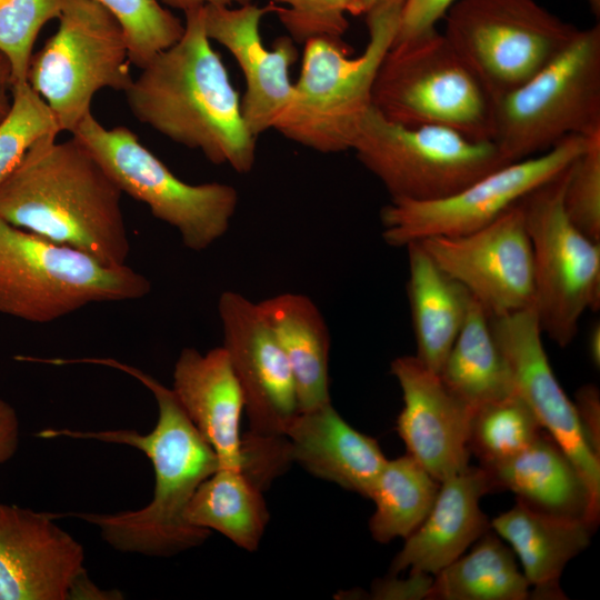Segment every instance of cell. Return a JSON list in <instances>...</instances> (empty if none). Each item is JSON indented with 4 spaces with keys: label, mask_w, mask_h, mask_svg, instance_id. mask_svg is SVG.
Returning a JSON list of instances; mask_svg holds the SVG:
<instances>
[{
    "label": "cell",
    "mask_w": 600,
    "mask_h": 600,
    "mask_svg": "<svg viewBox=\"0 0 600 600\" xmlns=\"http://www.w3.org/2000/svg\"><path fill=\"white\" fill-rule=\"evenodd\" d=\"M20 427L14 408L0 398V464L10 460L19 446Z\"/></svg>",
    "instance_id": "40"
},
{
    "label": "cell",
    "mask_w": 600,
    "mask_h": 600,
    "mask_svg": "<svg viewBox=\"0 0 600 600\" xmlns=\"http://www.w3.org/2000/svg\"><path fill=\"white\" fill-rule=\"evenodd\" d=\"M71 136L94 157L122 193L148 206L193 251L211 247L229 230L239 193L230 184H191L179 179L126 127L106 128L92 113Z\"/></svg>",
    "instance_id": "8"
},
{
    "label": "cell",
    "mask_w": 600,
    "mask_h": 600,
    "mask_svg": "<svg viewBox=\"0 0 600 600\" xmlns=\"http://www.w3.org/2000/svg\"><path fill=\"white\" fill-rule=\"evenodd\" d=\"M433 576L426 572H410L407 579H398L394 574L376 580L371 598L380 600H420L428 599Z\"/></svg>",
    "instance_id": "38"
},
{
    "label": "cell",
    "mask_w": 600,
    "mask_h": 600,
    "mask_svg": "<svg viewBox=\"0 0 600 600\" xmlns=\"http://www.w3.org/2000/svg\"><path fill=\"white\" fill-rule=\"evenodd\" d=\"M180 39L158 53L124 91L131 113L173 142L239 173L252 170L257 138L241 98L204 30L203 8L184 13Z\"/></svg>",
    "instance_id": "2"
},
{
    "label": "cell",
    "mask_w": 600,
    "mask_h": 600,
    "mask_svg": "<svg viewBox=\"0 0 600 600\" xmlns=\"http://www.w3.org/2000/svg\"><path fill=\"white\" fill-rule=\"evenodd\" d=\"M372 107L406 126H439L492 141L493 101L443 33L394 43L372 88Z\"/></svg>",
    "instance_id": "7"
},
{
    "label": "cell",
    "mask_w": 600,
    "mask_h": 600,
    "mask_svg": "<svg viewBox=\"0 0 600 600\" xmlns=\"http://www.w3.org/2000/svg\"><path fill=\"white\" fill-rule=\"evenodd\" d=\"M408 252L407 293L417 353L423 364L439 373L467 318L473 297L449 276L419 242Z\"/></svg>",
    "instance_id": "25"
},
{
    "label": "cell",
    "mask_w": 600,
    "mask_h": 600,
    "mask_svg": "<svg viewBox=\"0 0 600 600\" xmlns=\"http://www.w3.org/2000/svg\"><path fill=\"white\" fill-rule=\"evenodd\" d=\"M62 6L63 0H0V52L10 63L13 86L27 82L37 37L59 18Z\"/></svg>",
    "instance_id": "35"
},
{
    "label": "cell",
    "mask_w": 600,
    "mask_h": 600,
    "mask_svg": "<svg viewBox=\"0 0 600 600\" xmlns=\"http://www.w3.org/2000/svg\"><path fill=\"white\" fill-rule=\"evenodd\" d=\"M456 0H404L393 43L407 41L436 28Z\"/></svg>",
    "instance_id": "37"
},
{
    "label": "cell",
    "mask_w": 600,
    "mask_h": 600,
    "mask_svg": "<svg viewBox=\"0 0 600 600\" xmlns=\"http://www.w3.org/2000/svg\"><path fill=\"white\" fill-rule=\"evenodd\" d=\"M404 0H389L366 17L369 40L352 58L342 38L306 41L291 103L276 131L321 153L350 150L368 111L380 64L396 38Z\"/></svg>",
    "instance_id": "4"
},
{
    "label": "cell",
    "mask_w": 600,
    "mask_h": 600,
    "mask_svg": "<svg viewBox=\"0 0 600 600\" xmlns=\"http://www.w3.org/2000/svg\"><path fill=\"white\" fill-rule=\"evenodd\" d=\"M542 431L533 411L514 392L472 411L468 449L480 466L490 464L517 454Z\"/></svg>",
    "instance_id": "31"
},
{
    "label": "cell",
    "mask_w": 600,
    "mask_h": 600,
    "mask_svg": "<svg viewBox=\"0 0 600 600\" xmlns=\"http://www.w3.org/2000/svg\"><path fill=\"white\" fill-rule=\"evenodd\" d=\"M56 516L0 503V600H68L87 574L82 546Z\"/></svg>",
    "instance_id": "17"
},
{
    "label": "cell",
    "mask_w": 600,
    "mask_h": 600,
    "mask_svg": "<svg viewBox=\"0 0 600 600\" xmlns=\"http://www.w3.org/2000/svg\"><path fill=\"white\" fill-rule=\"evenodd\" d=\"M563 207L578 229L600 242V132L586 138L583 150L569 166Z\"/></svg>",
    "instance_id": "36"
},
{
    "label": "cell",
    "mask_w": 600,
    "mask_h": 600,
    "mask_svg": "<svg viewBox=\"0 0 600 600\" xmlns=\"http://www.w3.org/2000/svg\"><path fill=\"white\" fill-rule=\"evenodd\" d=\"M74 363L99 364L137 379L153 394L158 420L148 433L136 430L82 431L48 428L42 439L70 438L124 444L143 452L151 461L154 488L151 501L138 510L118 513H73L99 529L102 539L120 552L170 557L202 544L211 531L186 519L196 490L220 468L212 448L191 422L171 388L150 374L111 358H81Z\"/></svg>",
    "instance_id": "1"
},
{
    "label": "cell",
    "mask_w": 600,
    "mask_h": 600,
    "mask_svg": "<svg viewBox=\"0 0 600 600\" xmlns=\"http://www.w3.org/2000/svg\"><path fill=\"white\" fill-rule=\"evenodd\" d=\"M390 372L402 391L397 431L408 453L439 482L467 468L473 410L416 356L396 358Z\"/></svg>",
    "instance_id": "19"
},
{
    "label": "cell",
    "mask_w": 600,
    "mask_h": 600,
    "mask_svg": "<svg viewBox=\"0 0 600 600\" xmlns=\"http://www.w3.org/2000/svg\"><path fill=\"white\" fill-rule=\"evenodd\" d=\"M481 467L493 491L509 490L518 501L543 513L581 520L593 528L598 524L600 509L583 478L544 430L517 454Z\"/></svg>",
    "instance_id": "23"
},
{
    "label": "cell",
    "mask_w": 600,
    "mask_h": 600,
    "mask_svg": "<svg viewBox=\"0 0 600 600\" xmlns=\"http://www.w3.org/2000/svg\"><path fill=\"white\" fill-rule=\"evenodd\" d=\"M589 4L592 13L599 18L600 16V0H586Z\"/></svg>",
    "instance_id": "44"
},
{
    "label": "cell",
    "mask_w": 600,
    "mask_h": 600,
    "mask_svg": "<svg viewBox=\"0 0 600 600\" xmlns=\"http://www.w3.org/2000/svg\"><path fill=\"white\" fill-rule=\"evenodd\" d=\"M439 376L472 410L516 392L509 364L491 329L490 314L474 298Z\"/></svg>",
    "instance_id": "27"
},
{
    "label": "cell",
    "mask_w": 600,
    "mask_h": 600,
    "mask_svg": "<svg viewBox=\"0 0 600 600\" xmlns=\"http://www.w3.org/2000/svg\"><path fill=\"white\" fill-rule=\"evenodd\" d=\"M568 169L520 201L532 248L533 307L542 332L560 347L574 339L584 311L600 307V242L566 213Z\"/></svg>",
    "instance_id": "12"
},
{
    "label": "cell",
    "mask_w": 600,
    "mask_h": 600,
    "mask_svg": "<svg viewBox=\"0 0 600 600\" xmlns=\"http://www.w3.org/2000/svg\"><path fill=\"white\" fill-rule=\"evenodd\" d=\"M588 444L600 457V397L593 384L579 388L572 400Z\"/></svg>",
    "instance_id": "39"
},
{
    "label": "cell",
    "mask_w": 600,
    "mask_h": 600,
    "mask_svg": "<svg viewBox=\"0 0 600 600\" xmlns=\"http://www.w3.org/2000/svg\"><path fill=\"white\" fill-rule=\"evenodd\" d=\"M59 26L32 54L27 82L47 102L61 131L91 113L96 93L132 82L124 31L96 0H63Z\"/></svg>",
    "instance_id": "10"
},
{
    "label": "cell",
    "mask_w": 600,
    "mask_h": 600,
    "mask_svg": "<svg viewBox=\"0 0 600 600\" xmlns=\"http://www.w3.org/2000/svg\"><path fill=\"white\" fill-rule=\"evenodd\" d=\"M172 391L199 433L216 452L220 468L242 469L241 414L243 396L223 347L206 353L180 352Z\"/></svg>",
    "instance_id": "21"
},
{
    "label": "cell",
    "mask_w": 600,
    "mask_h": 600,
    "mask_svg": "<svg viewBox=\"0 0 600 600\" xmlns=\"http://www.w3.org/2000/svg\"><path fill=\"white\" fill-rule=\"evenodd\" d=\"M490 526L520 561L531 598L567 599L560 587L561 574L568 562L588 547L596 528L533 510L518 500Z\"/></svg>",
    "instance_id": "24"
},
{
    "label": "cell",
    "mask_w": 600,
    "mask_h": 600,
    "mask_svg": "<svg viewBox=\"0 0 600 600\" xmlns=\"http://www.w3.org/2000/svg\"><path fill=\"white\" fill-rule=\"evenodd\" d=\"M164 7L180 10L183 13L208 6L233 7L251 3L252 0H159Z\"/></svg>",
    "instance_id": "42"
},
{
    "label": "cell",
    "mask_w": 600,
    "mask_h": 600,
    "mask_svg": "<svg viewBox=\"0 0 600 600\" xmlns=\"http://www.w3.org/2000/svg\"><path fill=\"white\" fill-rule=\"evenodd\" d=\"M588 351L592 363L597 367L600 364V326L594 324L591 328L588 338Z\"/></svg>",
    "instance_id": "43"
},
{
    "label": "cell",
    "mask_w": 600,
    "mask_h": 600,
    "mask_svg": "<svg viewBox=\"0 0 600 600\" xmlns=\"http://www.w3.org/2000/svg\"><path fill=\"white\" fill-rule=\"evenodd\" d=\"M280 23L296 43L312 38H342L347 14L367 16L389 0H269Z\"/></svg>",
    "instance_id": "34"
},
{
    "label": "cell",
    "mask_w": 600,
    "mask_h": 600,
    "mask_svg": "<svg viewBox=\"0 0 600 600\" xmlns=\"http://www.w3.org/2000/svg\"><path fill=\"white\" fill-rule=\"evenodd\" d=\"M151 290L129 266H106L0 218V313L47 323L96 302L138 300Z\"/></svg>",
    "instance_id": "5"
},
{
    "label": "cell",
    "mask_w": 600,
    "mask_h": 600,
    "mask_svg": "<svg viewBox=\"0 0 600 600\" xmlns=\"http://www.w3.org/2000/svg\"><path fill=\"white\" fill-rule=\"evenodd\" d=\"M492 491L481 466L469 464L442 480L429 514L393 558L390 574L409 569L434 576L462 556L491 529L480 500Z\"/></svg>",
    "instance_id": "20"
},
{
    "label": "cell",
    "mask_w": 600,
    "mask_h": 600,
    "mask_svg": "<svg viewBox=\"0 0 600 600\" xmlns=\"http://www.w3.org/2000/svg\"><path fill=\"white\" fill-rule=\"evenodd\" d=\"M600 132V24L579 29L552 61L493 101L492 142L506 162L541 154L570 136Z\"/></svg>",
    "instance_id": "6"
},
{
    "label": "cell",
    "mask_w": 600,
    "mask_h": 600,
    "mask_svg": "<svg viewBox=\"0 0 600 600\" xmlns=\"http://www.w3.org/2000/svg\"><path fill=\"white\" fill-rule=\"evenodd\" d=\"M530 584L510 547L492 530L433 576L429 600H524Z\"/></svg>",
    "instance_id": "29"
},
{
    "label": "cell",
    "mask_w": 600,
    "mask_h": 600,
    "mask_svg": "<svg viewBox=\"0 0 600 600\" xmlns=\"http://www.w3.org/2000/svg\"><path fill=\"white\" fill-rule=\"evenodd\" d=\"M284 437L290 463L368 499L387 461L378 441L351 427L331 402L299 411Z\"/></svg>",
    "instance_id": "22"
},
{
    "label": "cell",
    "mask_w": 600,
    "mask_h": 600,
    "mask_svg": "<svg viewBox=\"0 0 600 600\" xmlns=\"http://www.w3.org/2000/svg\"><path fill=\"white\" fill-rule=\"evenodd\" d=\"M258 306L290 366L299 411L331 402L330 333L317 304L306 294L283 292Z\"/></svg>",
    "instance_id": "26"
},
{
    "label": "cell",
    "mask_w": 600,
    "mask_h": 600,
    "mask_svg": "<svg viewBox=\"0 0 600 600\" xmlns=\"http://www.w3.org/2000/svg\"><path fill=\"white\" fill-rule=\"evenodd\" d=\"M397 201H433L507 164L492 141L439 126H406L371 107L351 148Z\"/></svg>",
    "instance_id": "9"
},
{
    "label": "cell",
    "mask_w": 600,
    "mask_h": 600,
    "mask_svg": "<svg viewBox=\"0 0 600 600\" xmlns=\"http://www.w3.org/2000/svg\"><path fill=\"white\" fill-rule=\"evenodd\" d=\"M417 242L490 314L533 307L532 248L520 202L473 232Z\"/></svg>",
    "instance_id": "15"
},
{
    "label": "cell",
    "mask_w": 600,
    "mask_h": 600,
    "mask_svg": "<svg viewBox=\"0 0 600 600\" xmlns=\"http://www.w3.org/2000/svg\"><path fill=\"white\" fill-rule=\"evenodd\" d=\"M12 86L10 63L0 52V121L10 110L12 102Z\"/></svg>",
    "instance_id": "41"
},
{
    "label": "cell",
    "mask_w": 600,
    "mask_h": 600,
    "mask_svg": "<svg viewBox=\"0 0 600 600\" xmlns=\"http://www.w3.org/2000/svg\"><path fill=\"white\" fill-rule=\"evenodd\" d=\"M444 17L443 36L492 101L546 67L579 30L536 0H456Z\"/></svg>",
    "instance_id": "11"
},
{
    "label": "cell",
    "mask_w": 600,
    "mask_h": 600,
    "mask_svg": "<svg viewBox=\"0 0 600 600\" xmlns=\"http://www.w3.org/2000/svg\"><path fill=\"white\" fill-rule=\"evenodd\" d=\"M46 134L0 184V218L111 267L127 264L122 192L73 137Z\"/></svg>",
    "instance_id": "3"
},
{
    "label": "cell",
    "mask_w": 600,
    "mask_h": 600,
    "mask_svg": "<svg viewBox=\"0 0 600 600\" xmlns=\"http://www.w3.org/2000/svg\"><path fill=\"white\" fill-rule=\"evenodd\" d=\"M60 132L53 112L29 83L13 86L10 110L0 121V184L38 139Z\"/></svg>",
    "instance_id": "33"
},
{
    "label": "cell",
    "mask_w": 600,
    "mask_h": 600,
    "mask_svg": "<svg viewBox=\"0 0 600 600\" xmlns=\"http://www.w3.org/2000/svg\"><path fill=\"white\" fill-rule=\"evenodd\" d=\"M218 313L226 349L240 384L249 431L247 449L281 446L288 424L299 412L296 384L288 360L258 302L224 291Z\"/></svg>",
    "instance_id": "14"
},
{
    "label": "cell",
    "mask_w": 600,
    "mask_h": 600,
    "mask_svg": "<svg viewBox=\"0 0 600 600\" xmlns=\"http://www.w3.org/2000/svg\"><path fill=\"white\" fill-rule=\"evenodd\" d=\"M262 491L242 469L219 468L196 490L186 519L194 527L218 531L243 550L256 551L269 521Z\"/></svg>",
    "instance_id": "28"
},
{
    "label": "cell",
    "mask_w": 600,
    "mask_h": 600,
    "mask_svg": "<svg viewBox=\"0 0 600 600\" xmlns=\"http://www.w3.org/2000/svg\"><path fill=\"white\" fill-rule=\"evenodd\" d=\"M439 488L409 453L387 460L369 497L376 506L369 521L372 538L380 543L408 538L429 514Z\"/></svg>",
    "instance_id": "30"
},
{
    "label": "cell",
    "mask_w": 600,
    "mask_h": 600,
    "mask_svg": "<svg viewBox=\"0 0 600 600\" xmlns=\"http://www.w3.org/2000/svg\"><path fill=\"white\" fill-rule=\"evenodd\" d=\"M586 138L570 136L550 150L507 163L448 197L426 202L391 200L380 213L382 238L404 248L430 237L479 230L557 177L581 153Z\"/></svg>",
    "instance_id": "13"
},
{
    "label": "cell",
    "mask_w": 600,
    "mask_h": 600,
    "mask_svg": "<svg viewBox=\"0 0 600 600\" xmlns=\"http://www.w3.org/2000/svg\"><path fill=\"white\" fill-rule=\"evenodd\" d=\"M490 323L509 364L516 392L573 462L600 509V458L588 444L573 402L552 371L534 307L490 314Z\"/></svg>",
    "instance_id": "16"
},
{
    "label": "cell",
    "mask_w": 600,
    "mask_h": 600,
    "mask_svg": "<svg viewBox=\"0 0 600 600\" xmlns=\"http://www.w3.org/2000/svg\"><path fill=\"white\" fill-rule=\"evenodd\" d=\"M273 4L203 8L204 30L210 40L224 47L239 64L246 90L241 112L249 131L258 138L277 127L293 97L289 69L298 59L296 42L278 38L269 49L260 36V22Z\"/></svg>",
    "instance_id": "18"
},
{
    "label": "cell",
    "mask_w": 600,
    "mask_h": 600,
    "mask_svg": "<svg viewBox=\"0 0 600 600\" xmlns=\"http://www.w3.org/2000/svg\"><path fill=\"white\" fill-rule=\"evenodd\" d=\"M121 24L131 64L143 68L176 43L184 22L159 0H96Z\"/></svg>",
    "instance_id": "32"
}]
</instances>
